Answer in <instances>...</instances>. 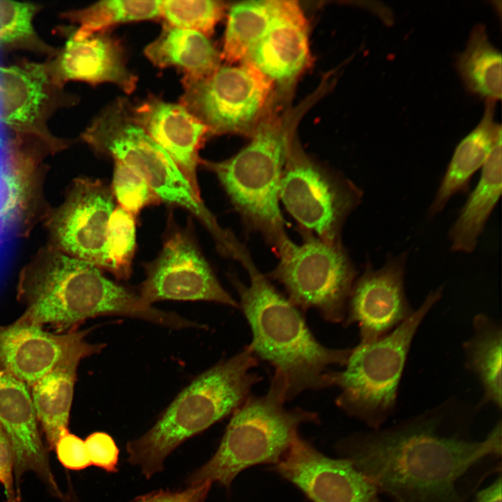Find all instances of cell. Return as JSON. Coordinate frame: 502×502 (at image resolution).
I'll return each mask as SVG.
<instances>
[{
    "mask_svg": "<svg viewBox=\"0 0 502 502\" xmlns=\"http://www.w3.org/2000/svg\"><path fill=\"white\" fill-rule=\"evenodd\" d=\"M287 400L286 380L275 371L265 395H249L233 412L217 451L190 475L188 485L218 482L229 489L244 469L278 464L299 435V426L319 423L314 412L287 409Z\"/></svg>",
    "mask_w": 502,
    "mask_h": 502,
    "instance_id": "6",
    "label": "cell"
},
{
    "mask_svg": "<svg viewBox=\"0 0 502 502\" xmlns=\"http://www.w3.org/2000/svg\"><path fill=\"white\" fill-rule=\"evenodd\" d=\"M315 91L296 107L274 108L261 121L250 142L231 158L200 163L213 172L248 227L277 250L289 238L279 206L282 171L296 126L319 98Z\"/></svg>",
    "mask_w": 502,
    "mask_h": 502,
    "instance_id": "3",
    "label": "cell"
},
{
    "mask_svg": "<svg viewBox=\"0 0 502 502\" xmlns=\"http://www.w3.org/2000/svg\"><path fill=\"white\" fill-rule=\"evenodd\" d=\"M77 367L56 370L31 386V396L38 422L50 449L68 432Z\"/></svg>",
    "mask_w": 502,
    "mask_h": 502,
    "instance_id": "28",
    "label": "cell"
},
{
    "mask_svg": "<svg viewBox=\"0 0 502 502\" xmlns=\"http://www.w3.org/2000/svg\"><path fill=\"white\" fill-rule=\"evenodd\" d=\"M455 68L470 94L485 102L501 99V53L490 41L484 24L471 29L466 47L457 56Z\"/></svg>",
    "mask_w": 502,
    "mask_h": 502,
    "instance_id": "27",
    "label": "cell"
},
{
    "mask_svg": "<svg viewBox=\"0 0 502 502\" xmlns=\"http://www.w3.org/2000/svg\"><path fill=\"white\" fill-rule=\"evenodd\" d=\"M40 155L9 146L0 159V250L18 234H26L40 210Z\"/></svg>",
    "mask_w": 502,
    "mask_h": 502,
    "instance_id": "21",
    "label": "cell"
},
{
    "mask_svg": "<svg viewBox=\"0 0 502 502\" xmlns=\"http://www.w3.org/2000/svg\"><path fill=\"white\" fill-rule=\"evenodd\" d=\"M158 67H176L185 76L201 78L221 66V54L209 38L197 31L165 25L159 36L145 49Z\"/></svg>",
    "mask_w": 502,
    "mask_h": 502,
    "instance_id": "26",
    "label": "cell"
},
{
    "mask_svg": "<svg viewBox=\"0 0 502 502\" xmlns=\"http://www.w3.org/2000/svg\"><path fill=\"white\" fill-rule=\"evenodd\" d=\"M258 358L247 346L210 368L185 388L144 435L126 445L128 462L149 479L182 443L233 413L261 377L251 370Z\"/></svg>",
    "mask_w": 502,
    "mask_h": 502,
    "instance_id": "5",
    "label": "cell"
},
{
    "mask_svg": "<svg viewBox=\"0 0 502 502\" xmlns=\"http://www.w3.org/2000/svg\"><path fill=\"white\" fill-rule=\"evenodd\" d=\"M17 502H20V500H19V499L17 500Z\"/></svg>",
    "mask_w": 502,
    "mask_h": 502,
    "instance_id": "41",
    "label": "cell"
},
{
    "mask_svg": "<svg viewBox=\"0 0 502 502\" xmlns=\"http://www.w3.org/2000/svg\"><path fill=\"white\" fill-rule=\"evenodd\" d=\"M363 197L358 185L313 160L296 136L293 138L281 177L280 200L303 234L341 243L343 225Z\"/></svg>",
    "mask_w": 502,
    "mask_h": 502,
    "instance_id": "11",
    "label": "cell"
},
{
    "mask_svg": "<svg viewBox=\"0 0 502 502\" xmlns=\"http://www.w3.org/2000/svg\"><path fill=\"white\" fill-rule=\"evenodd\" d=\"M115 208L112 190L104 183L74 180L61 205L45 213L51 246L111 272L107 231Z\"/></svg>",
    "mask_w": 502,
    "mask_h": 502,
    "instance_id": "12",
    "label": "cell"
},
{
    "mask_svg": "<svg viewBox=\"0 0 502 502\" xmlns=\"http://www.w3.org/2000/svg\"><path fill=\"white\" fill-rule=\"evenodd\" d=\"M0 426L14 452L17 480L34 472L55 494L61 492L47 459L27 385L0 368Z\"/></svg>",
    "mask_w": 502,
    "mask_h": 502,
    "instance_id": "18",
    "label": "cell"
},
{
    "mask_svg": "<svg viewBox=\"0 0 502 502\" xmlns=\"http://www.w3.org/2000/svg\"><path fill=\"white\" fill-rule=\"evenodd\" d=\"M107 248L111 272L119 278H128L135 250V222L134 216L119 206L110 217Z\"/></svg>",
    "mask_w": 502,
    "mask_h": 502,
    "instance_id": "33",
    "label": "cell"
},
{
    "mask_svg": "<svg viewBox=\"0 0 502 502\" xmlns=\"http://www.w3.org/2000/svg\"><path fill=\"white\" fill-rule=\"evenodd\" d=\"M139 298L151 305L162 300L208 301L238 307L222 287L190 229L173 231L158 257L146 266Z\"/></svg>",
    "mask_w": 502,
    "mask_h": 502,
    "instance_id": "13",
    "label": "cell"
},
{
    "mask_svg": "<svg viewBox=\"0 0 502 502\" xmlns=\"http://www.w3.org/2000/svg\"><path fill=\"white\" fill-rule=\"evenodd\" d=\"M236 255L250 279L245 285L231 278L252 333L248 347L284 376L287 400L306 390L329 387L328 368L344 367L353 347L330 349L321 344L297 307L256 268L245 247Z\"/></svg>",
    "mask_w": 502,
    "mask_h": 502,
    "instance_id": "2",
    "label": "cell"
},
{
    "mask_svg": "<svg viewBox=\"0 0 502 502\" xmlns=\"http://www.w3.org/2000/svg\"><path fill=\"white\" fill-rule=\"evenodd\" d=\"M277 251L279 263L270 276L284 286L289 301L305 311L317 310L330 322H343L357 272L342 243L304 234L301 244L288 239Z\"/></svg>",
    "mask_w": 502,
    "mask_h": 502,
    "instance_id": "10",
    "label": "cell"
},
{
    "mask_svg": "<svg viewBox=\"0 0 502 502\" xmlns=\"http://www.w3.org/2000/svg\"><path fill=\"white\" fill-rule=\"evenodd\" d=\"M501 141L492 150L481 169L480 178L469 193L448 231L450 250L473 252L501 197L502 187Z\"/></svg>",
    "mask_w": 502,
    "mask_h": 502,
    "instance_id": "24",
    "label": "cell"
},
{
    "mask_svg": "<svg viewBox=\"0 0 502 502\" xmlns=\"http://www.w3.org/2000/svg\"><path fill=\"white\" fill-rule=\"evenodd\" d=\"M275 0L244 1L228 10L222 60L230 65L243 61L265 33L272 18Z\"/></svg>",
    "mask_w": 502,
    "mask_h": 502,
    "instance_id": "29",
    "label": "cell"
},
{
    "mask_svg": "<svg viewBox=\"0 0 502 502\" xmlns=\"http://www.w3.org/2000/svg\"><path fill=\"white\" fill-rule=\"evenodd\" d=\"M272 469L312 502H383L373 482L349 461L325 455L300 435Z\"/></svg>",
    "mask_w": 502,
    "mask_h": 502,
    "instance_id": "16",
    "label": "cell"
},
{
    "mask_svg": "<svg viewBox=\"0 0 502 502\" xmlns=\"http://www.w3.org/2000/svg\"><path fill=\"white\" fill-rule=\"evenodd\" d=\"M91 464L110 473L117 471L119 449L110 435L96 432L84 441Z\"/></svg>",
    "mask_w": 502,
    "mask_h": 502,
    "instance_id": "35",
    "label": "cell"
},
{
    "mask_svg": "<svg viewBox=\"0 0 502 502\" xmlns=\"http://www.w3.org/2000/svg\"><path fill=\"white\" fill-rule=\"evenodd\" d=\"M135 120L170 156L200 197L198 150L208 135L206 127L181 105L150 96L132 107Z\"/></svg>",
    "mask_w": 502,
    "mask_h": 502,
    "instance_id": "19",
    "label": "cell"
},
{
    "mask_svg": "<svg viewBox=\"0 0 502 502\" xmlns=\"http://www.w3.org/2000/svg\"><path fill=\"white\" fill-rule=\"evenodd\" d=\"M161 3L158 0H105L82 10L64 13L62 16L79 24L70 37L80 40L114 24L158 18Z\"/></svg>",
    "mask_w": 502,
    "mask_h": 502,
    "instance_id": "30",
    "label": "cell"
},
{
    "mask_svg": "<svg viewBox=\"0 0 502 502\" xmlns=\"http://www.w3.org/2000/svg\"><path fill=\"white\" fill-rule=\"evenodd\" d=\"M8 141L6 139L5 136L0 125V159L5 156L7 153Z\"/></svg>",
    "mask_w": 502,
    "mask_h": 502,
    "instance_id": "40",
    "label": "cell"
},
{
    "mask_svg": "<svg viewBox=\"0 0 502 502\" xmlns=\"http://www.w3.org/2000/svg\"><path fill=\"white\" fill-rule=\"evenodd\" d=\"M408 253L388 257L379 268L366 262L357 276L347 302L343 324H356L360 344L373 342L388 335L415 312L405 288Z\"/></svg>",
    "mask_w": 502,
    "mask_h": 502,
    "instance_id": "14",
    "label": "cell"
},
{
    "mask_svg": "<svg viewBox=\"0 0 502 502\" xmlns=\"http://www.w3.org/2000/svg\"><path fill=\"white\" fill-rule=\"evenodd\" d=\"M37 10L32 3L0 1V52L17 48L52 52L33 31L32 22Z\"/></svg>",
    "mask_w": 502,
    "mask_h": 502,
    "instance_id": "31",
    "label": "cell"
},
{
    "mask_svg": "<svg viewBox=\"0 0 502 502\" xmlns=\"http://www.w3.org/2000/svg\"><path fill=\"white\" fill-rule=\"evenodd\" d=\"M180 105L208 135L250 137L279 100L273 83L250 63L220 66L211 75L184 76Z\"/></svg>",
    "mask_w": 502,
    "mask_h": 502,
    "instance_id": "9",
    "label": "cell"
},
{
    "mask_svg": "<svg viewBox=\"0 0 502 502\" xmlns=\"http://www.w3.org/2000/svg\"><path fill=\"white\" fill-rule=\"evenodd\" d=\"M82 138L96 152L135 170L160 201L190 212L212 235L218 249L225 244L230 231L218 224L168 153L137 123L126 100L107 106Z\"/></svg>",
    "mask_w": 502,
    "mask_h": 502,
    "instance_id": "8",
    "label": "cell"
},
{
    "mask_svg": "<svg viewBox=\"0 0 502 502\" xmlns=\"http://www.w3.org/2000/svg\"><path fill=\"white\" fill-rule=\"evenodd\" d=\"M212 483L205 482L182 490L160 489L137 496L130 502H205Z\"/></svg>",
    "mask_w": 502,
    "mask_h": 502,
    "instance_id": "37",
    "label": "cell"
},
{
    "mask_svg": "<svg viewBox=\"0 0 502 502\" xmlns=\"http://www.w3.org/2000/svg\"><path fill=\"white\" fill-rule=\"evenodd\" d=\"M48 68L53 83L59 87L70 80L94 85L109 82L130 93L137 80L126 66L121 45L110 36L100 33L80 40L70 36Z\"/></svg>",
    "mask_w": 502,
    "mask_h": 502,
    "instance_id": "20",
    "label": "cell"
},
{
    "mask_svg": "<svg viewBox=\"0 0 502 502\" xmlns=\"http://www.w3.org/2000/svg\"><path fill=\"white\" fill-rule=\"evenodd\" d=\"M14 452L10 440L0 426V482L9 502H17L13 488Z\"/></svg>",
    "mask_w": 502,
    "mask_h": 502,
    "instance_id": "38",
    "label": "cell"
},
{
    "mask_svg": "<svg viewBox=\"0 0 502 502\" xmlns=\"http://www.w3.org/2000/svg\"><path fill=\"white\" fill-rule=\"evenodd\" d=\"M310 61L307 22L301 6L296 1L275 0L267 29L243 62L270 79L284 99Z\"/></svg>",
    "mask_w": 502,
    "mask_h": 502,
    "instance_id": "17",
    "label": "cell"
},
{
    "mask_svg": "<svg viewBox=\"0 0 502 502\" xmlns=\"http://www.w3.org/2000/svg\"><path fill=\"white\" fill-rule=\"evenodd\" d=\"M495 105L485 102L478 125L456 146L427 211L428 218L440 214L456 195L468 192L473 176L482 169L494 148L501 141V126L494 119Z\"/></svg>",
    "mask_w": 502,
    "mask_h": 502,
    "instance_id": "23",
    "label": "cell"
},
{
    "mask_svg": "<svg viewBox=\"0 0 502 502\" xmlns=\"http://www.w3.org/2000/svg\"><path fill=\"white\" fill-rule=\"evenodd\" d=\"M480 410L451 396L390 427L347 436L335 448L391 502H468L501 473V420L475 440Z\"/></svg>",
    "mask_w": 502,
    "mask_h": 502,
    "instance_id": "1",
    "label": "cell"
},
{
    "mask_svg": "<svg viewBox=\"0 0 502 502\" xmlns=\"http://www.w3.org/2000/svg\"><path fill=\"white\" fill-rule=\"evenodd\" d=\"M226 8L222 1L167 0L162 1L160 15L169 25L197 31L209 38Z\"/></svg>",
    "mask_w": 502,
    "mask_h": 502,
    "instance_id": "32",
    "label": "cell"
},
{
    "mask_svg": "<svg viewBox=\"0 0 502 502\" xmlns=\"http://www.w3.org/2000/svg\"><path fill=\"white\" fill-rule=\"evenodd\" d=\"M17 296L25 306L21 320L66 328L103 314L132 316L135 294L107 279L96 266L51 245L22 269Z\"/></svg>",
    "mask_w": 502,
    "mask_h": 502,
    "instance_id": "4",
    "label": "cell"
},
{
    "mask_svg": "<svg viewBox=\"0 0 502 502\" xmlns=\"http://www.w3.org/2000/svg\"><path fill=\"white\" fill-rule=\"evenodd\" d=\"M472 335L462 344L465 368L478 380L482 391L478 402L482 408L492 404L502 407L501 359L502 327L501 321L480 312L472 321Z\"/></svg>",
    "mask_w": 502,
    "mask_h": 502,
    "instance_id": "25",
    "label": "cell"
},
{
    "mask_svg": "<svg viewBox=\"0 0 502 502\" xmlns=\"http://www.w3.org/2000/svg\"><path fill=\"white\" fill-rule=\"evenodd\" d=\"M111 190L119 206L133 216L144 207L160 201L141 176L118 160H114Z\"/></svg>",
    "mask_w": 502,
    "mask_h": 502,
    "instance_id": "34",
    "label": "cell"
},
{
    "mask_svg": "<svg viewBox=\"0 0 502 502\" xmlns=\"http://www.w3.org/2000/svg\"><path fill=\"white\" fill-rule=\"evenodd\" d=\"M501 473L487 487L478 490L474 494V502H501Z\"/></svg>",
    "mask_w": 502,
    "mask_h": 502,
    "instance_id": "39",
    "label": "cell"
},
{
    "mask_svg": "<svg viewBox=\"0 0 502 502\" xmlns=\"http://www.w3.org/2000/svg\"><path fill=\"white\" fill-rule=\"evenodd\" d=\"M51 83L46 65L22 61L0 66V125L15 134L51 137L40 127Z\"/></svg>",
    "mask_w": 502,
    "mask_h": 502,
    "instance_id": "22",
    "label": "cell"
},
{
    "mask_svg": "<svg viewBox=\"0 0 502 502\" xmlns=\"http://www.w3.org/2000/svg\"><path fill=\"white\" fill-rule=\"evenodd\" d=\"M55 450L59 460L67 469L81 470L91 465L84 441L68 431L59 437Z\"/></svg>",
    "mask_w": 502,
    "mask_h": 502,
    "instance_id": "36",
    "label": "cell"
},
{
    "mask_svg": "<svg viewBox=\"0 0 502 502\" xmlns=\"http://www.w3.org/2000/svg\"><path fill=\"white\" fill-rule=\"evenodd\" d=\"M431 290L406 321L368 344L358 343L344 368L330 370V386L340 389L336 404L347 415L377 430L395 413L403 373L413 339L426 316L443 295Z\"/></svg>",
    "mask_w": 502,
    "mask_h": 502,
    "instance_id": "7",
    "label": "cell"
},
{
    "mask_svg": "<svg viewBox=\"0 0 502 502\" xmlns=\"http://www.w3.org/2000/svg\"><path fill=\"white\" fill-rule=\"evenodd\" d=\"M89 332L54 334L20 319L0 324V368L32 386L52 372L77 367L81 360L99 353L104 345L86 342Z\"/></svg>",
    "mask_w": 502,
    "mask_h": 502,
    "instance_id": "15",
    "label": "cell"
}]
</instances>
